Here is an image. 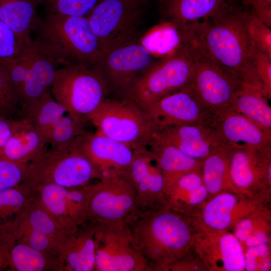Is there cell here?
<instances>
[{
  "label": "cell",
  "mask_w": 271,
  "mask_h": 271,
  "mask_svg": "<svg viewBox=\"0 0 271 271\" xmlns=\"http://www.w3.org/2000/svg\"><path fill=\"white\" fill-rule=\"evenodd\" d=\"M43 0H0V20L23 41L31 43L33 33L40 19L37 8Z\"/></svg>",
  "instance_id": "484cf974"
},
{
  "label": "cell",
  "mask_w": 271,
  "mask_h": 271,
  "mask_svg": "<svg viewBox=\"0 0 271 271\" xmlns=\"http://www.w3.org/2000/svg\"><path fill=\"white\" fill-rule=\"evenodd\" d=\"M144 109L157 131L181 124L201 125L215 128L217 115L188 87L160 98Z\"/></svg>",
  "instance_id": "2e32d148"
},
{
  "label": "cell",
  "mask_w": 271,
  "mask_h": 271,
  "mask_svg": "<svg viewBox=\"0 0 271 271\" xmlns=\"http://www.w3.org/2000/svg\"><path fill=\"white\" fill-rule=\"evenodd\" d=\"M61 258L16 242L9 254V271H63Z\"/></svg>",
  "instance_id": "f546056e"
},
{
  "label": "cell",
  "mask_w": 271,
  "mask_h": 271,
  "mask_svg": "<svg viewBox=\"0 0 271 271\" xmlns=\"http://www.w3.org/2000/svg\"><path fill=\"white\" fill-rule=\"evenodd\" d=\"M227 192L215 195L203 209V223L212 231H224L243 217L241 201L235 194Z\"/></svg>",
  "instance_id": "4316f807"
},
{
  "label": "cell",
  "mask_w": 271,
  "mask_h": 271,
  "mask_svg": "<svg viewBox=\"0 0 271 271\" xmlns=\"http://www.w3.org/2000/svg\"><path fill=\"white\" fill-rule=\"evenodd\" d=\"M33 33L36 49L55 66L91 69L102 53L98 39L85 16L47 13Z\"/></svg>",
  "instance_id": "3957f363"
},
{
  "label": "cell",
  "mask_w": 271,
  "mask_h": 271,
  "mask_svg": "<svg viewBox=\"0 0 271 271\" xmlns=\"http://www.w3.org/2000/svg\"><path fill=\"white\" fill-rule=\"evenodd\" d=\"M243 22L252 45L271 57V29L255 15L251 7L245 3Z\"/></svg>",
  "instance_id": "8d00e7d4"
},
{
  "label": "cell",
  "mask_w": 271,
  "mask_h": 271,
  "mask_svg": "<svg viewBox=\"0 0 271 271\" xmlns=\"http://www.w3.org/2000/svg\"><path fill=\"white\" fill-rule=\"evenodd\" d=\"M29 163L12 161L0 157V191L20 184Z\"/></svg>",
  "instance_id": "60d3db41"
},
{
  "label": "cell",
  "mask_w": 271,
  "mask_h": 271,
  "mask_svg": "<svg viewBox=\"0 0 271 271\" xmlns=\"http://www.w3.org/2000/svg\"><path fill=\"white\" fill-rule=\"evenodd\" d=\"M271 151L261 152L249 147L232 149L229 173L238 191H248L271 181Z\"/></svg>",
  "instance_id": "44dd1931"
},
{
  "label": "cell",
  "mask_w": 271,
  "mask_h": 271,
  "mask_svg": "<svg viewBox=\"0 0 271 271\" xmlns=\"http://www.w3.org/2000/svg\"><path fill=\"white\" fill-rule=\"evenodd\" d=\"M95 185L86 221L125 222L138 210L136 192L127 171L105 172Z\"/></svg>",
  "instance_id": "7c38bea8"
},
{
  "label": "cell",
  "mask_w": 271,
  "mask_h": 271,
  "mask_svg": "<svg viewBox=\"0 0 271 271\" xmlns=\"http://www.w3.org/2000/svg\"><path fill=\"white\" fill-rule=\"evenodd\" d=\"M16 119L0 117V154L15 128Z\"/></svg>",
  "instance_id": "f6af8a7d"
},
{
  "label": "cell",
  "mask_w": 271,
  "mask_h": 271,
  "mask_svg": "<svg viewBox=\"0 0 271 271\" xmlns=\"http://www.w3.org/2000/svg\"><path fill=\"white\" fill-rule=\"evenodd\" d=\"M16 218L58 242L62 246V250L69 234L72 232L62 228L40 205L34 195Z\"/></svg>",
  "instance_id": "1f68e13d"
},
{
  "label": "cell",
  "mask_w": 271,
  "mask_h": 271,
  "mask_svg": "<svg viewBox=\"0 0 271 271\" xmlns=\"http://www.w3.org/2000/svg\"><path fill=\"white\" fill-rule=\"evenodd\" d=\"M49 144L39 130L24 117L16 119L13 132L0 154L12 161L29 163L45 154Z\"/></svg>",
  "instance_id": "7402d4cb"
},
{
  "label": "cell",
  "mask_w": 271,
  "mask_h": 271,
  "mask_svg": "<svg viewBox=\"0 0 271 271\" xmlns=\"http://www.w3.org/2000/svg\"><path fill=\"white\" fill-rule=\"evenodd\" d=\"M267 228L265 220L259 216L242 217L236 222L234 235L241 245L249 248L268 243Z\"/></svg>",
  "instance_id": "d6a6232c"
},
{
  "label": "cell",
  "mask_w": 271,
  "mask_h": 271,
  "mask_svg": "<svg viewBox=\"0 0 271 271\" xmlns=\"http://www.w3.org/2000/svg\"><path fill=\"white\" fill-rule=\"evenodd\" d=\"M9 253L0 242V270H8Z\"/></svg>",
  "instance_id": "bcb514c9"
},
{
  "label": "cell",
  "mask_w": 271,
  "mask_h": 271,
  "mask_svg": "<svg viewBox=\"0 0 271 271\" xmlns=\"http://www.w3.org/2000/svg\"><path fill=\"white\" fill-rule=\"evenodd\" d=\"M95 224L85 221L68 235L63 247V271H94Z\"/></svg>",
  "instance_id": "603a6c76"
},
{
  "label": "cell",
  "mask_w": 271,
  "mask_h": 271,
  "mask_svg": "<svg viewBox=\"0 0 271 271\" xmlns=\"http://www.w3.org/2000/svg\"><path fill=\"white\" fill-rule=\"evenodd\" d=\"M251 60L256 75L261 84L263 93L268 99H270L271 57L258 50L252 45Z\"/></svg>",
  "instance_id": "b9f144b4"
},
{
  "label": "cell",
  "mask_w": 271,
  "mask_h": 271,
  "mask_svg": "<svg viewBox=\"0 0 271 271\" xmlns=\"http://www.w3.org/2000/svg\"><path fill=\"white\" fill-rule=\"evenodd\" d=\"M153 139L201 161L217 148L226 146L220 141L215 128L201 125L169 126L156 131Z\"/></svg>",
  "instance_id": "ffe728a7"
},
{
  "label": "cell",
  "mask_w": 271,
  "mask_h": 271,
  "mask_svg": "<svg viewBox=\"0 0 271 271\" xmlns=\"http://www.w3.org/2000/svg\"><path fill=\"white\" fill-rule=\"evenodd\" d=\"M261 87L242 82L230 109L249 118L265 129L271 131V107Z\"/></svg>",
  "instance_id": "83f0119b"
},
{
  "label": "cell",
  "mask_w": 271,
  "mask_h": 271,
  "mask_svg": "<svg viewBox=\"0 0 271 271\" xmlns=\"http://www.w3.org/2000/svg\"><path fill=\"white\" fill-rule=\"evenodd\" d=\"M245 3L225 0L212 16L180 28L182 39L204 50L242 82L261 85L251 60L252 44L243 20Z\"/></svg>",
  "instance_id": "6da1fadb"
},
{
  "label": "cell",
  "mask_w": 271,
  "mask_h": 271,
  "mask_svg": "<svg viewBox=\"0 0 271 271\" xmlns=\"http://www.w3.org/2000/svg\"><path fill=\"white\" fill-rule=\"evenodd\" d=\"M54 98L75 119L88 121L87 116L107 97L101 78L91 69L71 66L56 69L50 89Z\"/></svg>",
  "instance_id": "9c48e42d"
},
{
  "label": "cell",
  "mask_w": 271,
  "mask_h": 271,
  "mask_svg": "<svg viewBox=\"0 0 271 271\" xmlns=\"http://www.w3.org/2000/svg\"><path fill=\"white\" fill-rule=\"evenodd\" d=\"M20 101L6 68L0 64V117L12 118L19 113Z\"/></svg>",
  "instance_id": "74e56055"
},
{
  "label": "cell",
  "mask_w": 271,
  "mask_h": 271,
  "mask_svg": "<svg viewBox=\"0 0 271 271\" xmlns=\"http://www.w3.org/2000/svg\"><path fill=\"white\" fill-rule=\"evenodd\" d=\"M225 0H158L159 11L181 28L213 16Z\"/></svg>",
  "instance_id": "d4e9b609"
},
{
  "label": "cell",
  "mask_w": 271,
  "mask_h": 271,
  "mask_svg": "<svg viewBox=\"0 0 271 271\" xmlns=\"http://www.w3.org/2000/svg\"><path fill=\"white\" fill-rule=\"evenodd\" d=\"M18 114L34 124L51 149L62 150L83 133L86 122L78 120L46 91L38 100L20 108Z\"/></svg>",
  "instance_id": "4fadbf2b"
},
{
  "label": "cell",
  "mask_w": 271,
  "mask_h": 271,
  "mask_svg": "<svg viewBox=\"0 0 271 271\" xmlns=\"http://www.w3.org/2000/svg\"><path fill=\"white\" fill-rule=\"evenodd\" d=\"M148 147L153 153L163 174L165 193L182 176L201 168L202 161L186 155L171 145L153 139Z\"/></svg>",
  "instance_id": "cb8c5ba5"
},
{
  "label": "cell",
  "mask_w": 271,
  "mask_h": 271,
  "mask_svg": "<svg viewBox=\"0 0 271 271\" xmlns=\"http://www.w3.org/2000/svg\"><path fill=\"white\" fill-rule=\"evenodd\" d=\"M72 144L91 163L100 177L109 171H127L133 155L132 148L97 130L84 131Z\"/></svg>",
  "instance_id": "ac0fdd59"
},
{
  "label": "cell",
  "mask_w": 271,
  "mask_h": 271,
  "mask_svg": "<svg viewBox=\"0 0 271 271\" xmlns=\"http://www.w3.org/2000/svg\"><path fill=\"white\" fill-rule=\"evenodd\" d=\"M135 249L153 271L168 270L189 252L192 230L186 215L167 206L139 209L126 220Z\"/></svg>",
  "instance_id": "7a4b0ae2"
},
{
  "label": "cell",
  "mask_w": 271,
  "mask_h": 271,
  "mask_svg": "<svg viewBox=\"0 0 271 271\" xmlns=\"http://www.w3.org/2000/svg\"><path fill=\"white\" fill-rule=\"evenodd\" d=\"M232 149L220 147L202 161L203 184L209 194L215 195L224 191L237 192L229 173V160Z\"/></svg>",
  "instance_id": "f1b7e54d"
},
{
  "label": "cell",
  "mask_w": 271,
  "mask_h": 271,
  "mask_svg": "<svg viewBox=\"0 0 271 271\" xmlns=\"http://www.w3.org/2000/svg\"><path fill=\"white\" fill-rule=\"evenodd\" d=\"M218 250L221 267L225 271L244 270V253L243 246L231 233L222 234L218 240Z\"/></svg>",
  "instance_id": "e575fe53"
},
{
  "label": "cell",
  "mask_w": 271,
  "mask_h": 271,
  "mask_svg": "<svg viewBox=\"0 0 271 271\" xmlns=\"http://www.w3.org/2000/svg\"><path fill=\"white\" fill-rule=\"evenodd\" d=\"M240 1L243 2L244 3L248 4V5L251 3L255 2H271V0H240Z\"/></svg>",
  "instance_id": "7dc6e473"
},
{
  "label": "cell",
  "mask_w": 271,
  "mask_h": 271,
  "mask_svg": "<svg viewBox=\"0 0 271 271\" xmlns=\"http://www.w3.org/2000/svg\"><path fill=\"white\" fill-rule=\"evenodd\" d=\"M256 17L267 26H271V2H255L248 4Z\"/></svg>",
  "instance_id": "ee69618b"
},
{
  "label": "cell",
  "mask_w": 271,
  "mask_h": 271,
  "mask_svg": "<svg viewBox=\"0 0 271 271\" xmlns=\"http://www.w3.org/2000/svg\"><path fill=\"white\" fill-rule=\"evenodd\" d=\"M94 271H153L133 246L125 221L95 224Z\"/></svg>",
  "instance_id": "8fae6325"
},
{
  "label": "cell",
  "mask_w": 271,
  "mask_h": 271,
  "mask_svg": "<svg viewBox=\"0 0 271 271\" xmlns=\"http://www.w3.org/2000/svg\"><path fill=\"white\" fill-rule=\"evenodd\" d=\"M215 128L221 142L231 149L249 147L271 151V131L233 110L217 114Z\"/></svg>",
  "instance_id": "d6986e66"
},
{
  "label": "cell",
  "mask_w": 271,
  "mask_h": 271,
  "mask_svg": "<svg viewBox=\"0 0 271 271\" xmlns=\"http://www.w3.org/2000/svg\"><path fill=\"white\" fill-rule=\"evenodd\" d=\"M183 44L189 50L194 63L188 87L216 114L230 109L241 80L192 41L184 40Z\"/></svg>",
  "instance_id": "ba28073f"
},
{
  "label": "cell",
  "mask_w": 271,
  "mask_h": 271,
  "mask_svg": "<svg viewBox=\"0 0 271 271\" xmlns=\"http://www.w3.org/2000/svg\"><path fill=\"white\" fill-rule=\"evenodd\" d=\"M194 63L182 44L174 53L159 60L138 81L128 98L145 108L160 98L188 87Z\"/></svg>",
  "instance_id": "30bf717a"
},
{
  "label": "cell",
  "mask_w": 271,
  "mask_h": 271,
  "mask_svg": "<svg viewBox=\"0 0 271 271\" xmlns=\"http://www.w3.org/2000/svg\"><path fill=\"white\" fill-rule=\"evenodd\" d=\"M33 196L21 184L0 191V226L15 219Z\"/></svg>",
  "instance_id": "836d02e7"
},
{
  "label": "cell",
  "mask_w": 271,
  "mask_h": 271,
  "mask_svg": "<svg viewBox=\"0 0 271 271\" xmlns=\"http://www.w3.org/2000/svg\"><path fill=\"white\" fill-rule=\"evenodd\" d=\"M19 96L21 108L38 100L50 90L57 67L33 44L18 57L0 61Z\"/></svg>",
  "instance_id": "5bb4252c"
},
{
  "label": "cell",
  "mask_w": 271,
  "mask_h": 271,
  "mask_svg": "<svg viewBox=\"0 0 271 271\" xmlns=\"http://www.w3.org/2000/svg\"><path fill=\"white\" fill-rule=\"evenodd\" d=\"M95 187V183L74 188L48 184L38 186L33 194L62 228L71 232L86 221Z\"/></svg>",
  "instance_id": "9a60e30c"
},
{
  "label": "cell",
  "mask_w": 271,
  "mask_h": 271,
  "mask_svg": "<svg viewBox=\"0 0 271 271\" xmlns=\"http://www.w3.org/2000/svg\"><path fill=\"white\" fill-rule=\"evenodd\" d=\"M244 270L267 271L271 262L267 244H261L248 248L244 253Z\"/></svg>",
  "instance_id": "7bdbcfd3"
},
{
  "label": "cell",
  "mask_w": 271,
  "mask_h": 271,
  "mask_svg": "<svg viewBox=\"0 0 271 271\" xmlns=\"http://www.w3.org/2000/svg\"><path fill=\"white\" fill-rule=\"evenodd\" d=\"M150 1H99L86 17L102 52L137 40L149 28Z\"/></svg>",
  "instance_id": "277c9868"
},
{
  "label": "cell",
  "mask_w": 271,
  "mask_h": 271,
  "mask_svg": "<svg viewBox=\"0 0 271 271\" xmlns=\"http://www.w3.org/2000/svg\"><path fill=\"white\" fill-rule=\"evenodd\" d=\"M100 0H43L48 13L70 16L88 15Z\"/></svg>",
  "instance_id": "ab89813d"
},
{
  "label": "cell",
  "mask_w": 271,
  "mask_h": 271,
  "mask_svg": "<svg viewBox=\"0 0 271 271\" xmlns=\"http://www.w3.org/2000/svg\"><path fill=\"white\" fill-rule=\"evenodd\" d=\"M14 221L16 242L27 245L39 250L57 255L62 259V247L58 242L33 229L27 225L19 221L16 217Z\"/></svg>",
  "instance_id": "d590c367"
},
{
  "label": "cell",
  "mask_w": 271,
  "mask_h": 271,
  "mask_svg": "<svg viewBox=\"0 0 271 271\" xmlns=\"http://www.w3.org/2000/svg\"><path fill=\"white\" fill-rule=\"evenodd\" d=\"M87 120L96 130L132 149L148 147L157 131L145 110L129 98L106 97Z\"/></svg>",
  "instance_id": "5b68a950"
},
{
  "label": "cell",
  "mask_w": 271,
  "mask_h": 271,
  "mask_svg": "<svg viewBox=\"0 0 271 271\" xmlns=\"http://www.w3.org/2000/svg\"><path fill=\"white\" fill-rule=\"evenodd\" d=\"M137 41L158 60L174 53L182 45L180 29L168 21L149 28Z\"/></svg>",
  "instance_id": "4dcf8cb0"
},
{
  "label": "cell",
  "mask_w": 271,
  "mask_h": 271,
  "mask_svg": "<svg viewBox=\"0 0 271 271\" xmlns=\"http://www.w3.org/2000/svg\"><path fill=\"white\" fill-rule=\"evenodd\" d=\"M158 60L136 40L103 52L91 69L103 81L109 97L128 98L135 84Z\"/></svg>",
  "instance_id": "52a82bcc"
},
{
  "label": "cell",
  "mask_w": 271,
  "mask_h": 271,
  "mask_svg": "<svg viewBox=\"0 0 271 271\" xmlns=\"http://www.w3.org/2000/svg\"><path fill=\"white\" fill-rule=\"evenodd\" d=\"M133 150L127 173L136 192L138 209L166 206L164 179L153 153L147 146Z\"/></svg>",
  "instance_id": "e0dca14e"
},
{
  "label": "cell",
  "mask_w": 271,
  "mask_h": 271,
  "mask_svg": "<svg viewBox=\"0 0 271 271\" xmlns=\"http://www.w3.org/2000/svg\"><path fill=\"white\" fill-rule=\"evenodd\" d=\"M99 173L73 146L50 149L28 164L21 184L33 194L38 186L55 184L65 188L85 186L99 180Z\"/></svg>",
  "instance_id": "8992f818"
},
{
  "label": "cell",
  "mask_w": 271,
  "mask_h": 271,
  "mask_svg": "<svg viewBox=\"0 0 271 271\" xmlns=\"http://www.w3.org/2000/svg\"><path fill=\"white\" fill-rule=\"evenodd\" d=\"M33 44L21 40L5 23L0 20V61L19 57Z\"/></svg>",
  "instance_id": "f35d334b"
}]
</instances>
